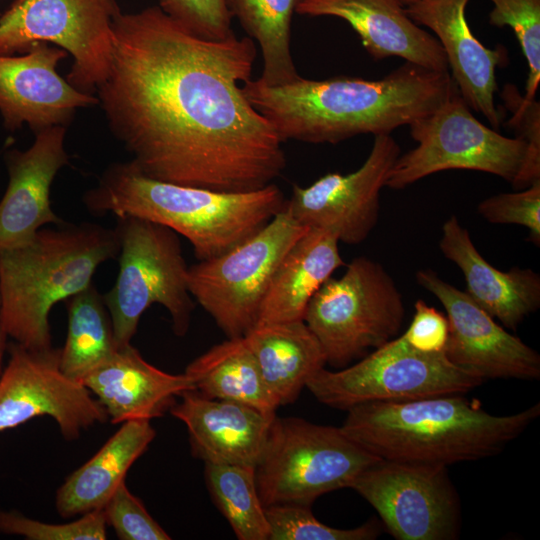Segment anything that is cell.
<instances>
[{"label": "cell", "instance_id": "6da1fadb", "mask_svg": "<svg viewBox=\"0 0 540 540\" xmlns=\"http://www.w3.org/2000/svg\"><path fill=\"white\" fill-rule=\"evenodd\" d=\"M96 90L112 134L143 175L222 192L263 188L286 167L282 141L246 99L256 44L197 37L158 5L120 13Z\"/></svg>", "mask_w": 540, "mask_h": 540}, {"label": "cell", "instance_id": "7a4b0ae2", "mask_svg": "<svg viewBox=\"0 0 540 540\" xmlns=\"http://www.w3.org/2000/svg\"><path fill=\"white\" fill-rule=\"evenodd\" d=\"M454 86L450 72L404 62L377 80L300 76L271 86L257 78L245 82L242 90L282 142L336 144L361 134H391L436 110Z\"/></svg>", "mask_w": 540, "mask_h": 540}, {"label": "cell", "instance_id": "3957f363", "mask_svg": "<svg viewBox=\"0 0 540 540\" xmlns=\"http://www.w3.org/2000/svg\"><path fill=\"white\" fill-rule=\"evenodd\" d=\"M539 415V402L494 415L476 399L451 394L361 403L347 410L340 429L381 459L447 467L497 455Z\"/></svg>", "mask_w": 540, "mask_h": 540}, {"label": "cell", "instance_id": "277c9868", "mask_svg": "<svg viewBox=\"0 0 540 540\" xmlns=\"http://www.w3.org/2000/svg\"><path fill=\"white\" fill-rule=\"evenodd\" d=\"M286 198L271 183L247 192H222L178 185L143 175L130 161L110 164L83 195L96 216L137 217L186 238L199 261L247 240L285 207Z\"/></svg>", "mask_w": 540, "mask_h": 540}, {"label": "cell", "instance_id": "5b68a950", "mask_svg": "<svg viewBox=\"0 0 540 540\" xmlns=\"http://www.w3.org/2000/svg\"><path fill=\"white\" fill-rule=\"evenodd\" d=\"M119 251L115 228L64 222L0 253V319L8 337L32 350L53 347L54 305L91 285L97 268Z\"/></svg>", "mask_w": 540, "mask_h": 540}, {"label": "cell", "instance_id": "8992f818", "mask_svg": "<svg viewBox=\"0 0 540 540\" xmlns=\"http://www.w3.org/2000/svg\"><path fill=\"white\" fill-rule=\"evenodd\" d=\"M119 272L103 295L118 349L131 344L143 313L153 304L169 312L177 336L190 326L194 302L188 288V266L178 234L160 224L117 218Z\"/></svg>", "mask_w": 540, "mask_h": 540}, {"label": "cell", "instance_id": "52a82bcc", "mask_svg": "<svg viewBox=\"0 0 540 540\" xmlns=\"http://www.w3.org/2000/svg\"><path fill=\"white\" fill-rule=\"evenodd\" d=\"M405 315L394 279L378 262L354 258L309 301L303 321L321 344L326 363L343 367L397 337Z\"/></svg>", "mask_w": 540, "mask_h": 540}, {"label": "cell", "instance_id": "ba28073f", "mask_svg": "<svg viewBox=\"0 0 540 540\" xmlns=\"http://www.w3.org/2000/svg\"><path fill=\"white\" fill-rule=\"evenodd\" d=\"M340 427L300 418H274L264 454L255 468L264 507L310 506L325 493L350 488L358 475L378 461Z\"/></svg>", "mask_w": 540, "mask_h": 540}, {"label": "cell", "instance_id": "9c48e42d", "mask_svg": "<svg viewBox=\"0 0 540 540\" xmlns=\"http://www.w3.org/2000/svg\"><path fill=\"white\" fill-rule=\"evenodd\" d=\"M120 13L116 0H15L0 16V55L53 44L72 56L67 81L93 94L110 72Z\"/></svg>", "mask_w": 540, "mask_h": 540}, {"label": "cell", "instance_id": "30bf717a", "mask_svg": "<svg viewBox=\"0 0 540 540\" xmlns=\"http://www.w3.org/2000/svg\"><path fill=\"white\" fill-rule=\"evenodd\" d=\"M417 146L399 155L385 186L401 190L431 174L451 169L490 173L512 183L527 144L484 125L471 112L456 84L436 110L408 125Z\"/></svg>", "mask_w": 540, "mask_h": 540}, {"label": "cell", "instance_id": "8fae6325", "mask_svg": "<svg viewBox=\"0 0 540 540\" xmlns=\"http://www.w3.org/2000/svg\"><path fill=\"white\" fill-rule=\"evenodd\" d=\"M308 229L283 209L239 245L188 268L191 296L228 338L255 326L278 266Z\"/></svg>", "mask_w": 540, "mask_h": 540}, {"label": "cell", "instance_id": "7c38bea8", "mask_svg": "<svg viewBox=\"0 0 540 540\" xmlns=\"http://www.w3.org/2000/svg\"><path fill=\"white\" fill-rule=\"evenodd\" d=\"M484 381L453 364L444 352L412 348L402 334L337 371H318L306 387L321 403L335 409L372 401H405L464 394Z\"/></svg>", "mask_w": 540, "mask_h": 540}, {"label": "cell", "instance_id": "4fadbf2b", "mask_svg": "<svg viewBox=\"0 0 540 540\" xmlns=\"http://www.w3.org/2000/svg\"><path fill=\"white\" fill-rule=\"evenodd\" d=\"M398 540H455L461 505L447 467L379 459L351 487Z\"/></svg>", "mask_w": 540, "mask_h": 540}, {"label": "cell", "instance_id": "5bb4252c", "mask_svg": "<svg viewBox=\"0 0 540 540\" xmlns=\"http://www.w3.org/2000/svg\"><path fill=\"white\" fill-rule=\"evenodd\" d=\"M9 359L0 376V432L35 418H52L67 441L108 416L79 381L60 368V348L28 349L8 345Z\"/></svg>", "mask_w": 540, "mask_h": 540}, {"label": "cell", "instance_id": "9a60e30c", "mask_svg": "<svg viewBox=\"0 0 540 540\" xmlns=\"http://www.w3.org/2000/svg\"><path fill=\"white\" fill-rule=\"evenodd\" d=\"M400 151L391 134L376 135L357 170L327 173L307 187L293 185L284 209L305 227L331 232L339 242L359 244L378 222L380 191Z\"/></svg>", "mask_w": 540, "mask_h": 540}, {"label": "cell", "instance_id": "2e32d148", "mask_svg": "<svg viewBox=\"0 0 540 540\" xmlns=\"http://www.w3.org/2000/svg\"><path fill=\"white\" fill-rule=\"evenodd\" d=\"M416 282L443 305L448 321L444 353L455 365L481 378L536 380L540 355L509 333L465 291L431 269H420Z\"/></svg>", "mask_w": 540, "mask_h": 540}, {"label": "cell", "instance_id": "e0dca14e", "mask_svg": "<svg viewBox=\"0 0 540 540\" xmlns=\"http://www.w3.org/2000/svg\"><path fill=\"white\" fill-rule=\"evenodd\" d=\"M67 55L44 42L20 55H0V114L8 131L24 124L34 133L67 126L78 109L98 104L95 95L79 91L58 74Z\"/></svg>", "mask_w": 540, "mask_h": 540}, {"label": "cell", "instance_id": "ac0fdd59", "mask_svg": "<svg viewBox=\"0 0 540 540\" xmlns=\"http://www.w3.org/2000/svg\"><path fill=\"white\" fill-rule=\"evenodd\" d=\"M34 134L29 148L9 149L4 156L8 185L0 200V253L29 243L46 225L64 223L52 209L50 192L57 173L69 164L66 126Z\"/></svg>", "mask_w": 540, "mask_h": 540}, {"label": "cell", "instance_id": "d6986e66", "mask_svg": "<svg viewBox=\"0 0 540 540\" xmlns=\"http://www.w3.org/2000/svg\"><path fill=\"white\" fill-rule=\"evenodd\" d=\"M469 1L419 0L407 6L406 12L417 25L434 33L464 101L498 130L505 115L495 103L496 70L508 63V54L502 46L485 47L474 36L466 19Z\"/></svg>", "mask_w": 540, "mask_h": 540}, {"label": "cell", "instance_id": "ffe728a7", "mask_svg": "<svg viewBox=\"0 0 540 540\" xmlns=\"http://www.w3.org/2000/svg\"><path fill=\"white\" fill-rule=\"evenodd\" d=\"M296 13L346 21L375 61L396 56L429 70L450 72L438 39L409 17L400 0H302Z\"/></svg>", "mask_w": 540, "mask_h": 540}, {"label": "cell", "instance_id": "44dd1931", "mask_svg": "<svg viewBox=\"0 0 540 540\" xmlns=\"http://www.w3.org/2000/svg\"><path fill=\"white\" fill-rule=\"evenodd\" d=\"M180 397L169 411L185 424L196 457L205 463L257 467L276 413L209 398L196 390L185 391Z\"/></svg>", "mask_w": 540, "mask_h": 540}, {"label": "cell", "instance_id": "7402d4cb", "mask_svg": "<svg viewBox=\"0 0 540 540\" xmlns=\"http://www.w3.org/2000/svg\"><path fill=\"white\" fill-rule=\"evenodd\" d=\"M81 383L103 406L112 424L161 417L182 393L195 390L187 374L158 369L132 344L119 348Z\"/></svg>", "mask_w": 540, "mask_h": 540}, {"label": "cell", "instance_id": "603a6c76", "mask_svg": "<svg viewBox=\"0 0 540 540\" xmlns=\"http://www.w3.org/2000/svg\"><path fill=\"white\" fill-rule=\"evenodd\" d=\"M439 248L462 272L468 296L505 328L516 330L539 309L540 275L530 268L492 266L455 215L442 226Z\"/></svg>", "mask_w": 540, "mask_h": 540}, {"label": "cell", "instance_id": "cb8c5ba5", "mask_svg": "<svg viewBox=\"0 0 540 540\" xmlns=\"http://www.w3.org/2000/svg\"><path fill=\"white\" fill-rule=\"evenodd\" d=\"M338 243L333 233L309 228L278 266L255 326L303 320L314 294L345 265Z\"/></svg>", "mask_w": 540, "mask_h": 540}, {"label": "cell", "instance_id": "d4e9b609", "mask_svg": "<svg viewBox=\"0 0 540 540\" xmlns=\"http://www.w3.org/2000/svg\"><path fill=\"white\" fill-rule=\"evenodd\" d=\"M155 436L150 420L123 422L104 445L58 488L55 497L58 514L70 518L102 509Z\"/></svg>", "mask_w": 540, "mask_h": 540}, {"label": "cell", "instance_id": "484cf974", "mask_svg": "<svg viewBox=\"0 0 540 540\" xmlns=\"http://www.w3.org/2000/svg\"><path fill=\"white\" fill-rule=\"evenodd\" d=\"M243 337L279 405L295 401L326 364L321 344L303 320L254 326Z\"/></svg>", "mask_w": 540, "mask_h": 540}, {"label": "cell", "instance_id": "4316f807", "mask_svg": "<svg viewBox=\"0 0 540 540\" xmlns=\"http://www.w3.org/2000/svg\"><path fill=\"white\" fill-rule=\"evenodd\" d=\"M184 373L206 397L242 403L268 414H275L280 406L243 336L211 347Z\"/></svg>", "mask_w": 540, "mask_h": 540}, {"label": "cell", "instance_id": "83f0119b", "mask_svg": "<svg viewBox=\"0 0 540 540\" xmlns=\"http://www.w3.org/2000/svg\"><path fill=\"white\" fill-rule=\"evenodd\" d=\"M68 326L60 348V368L81 382L118 350L104 297L91 284L65 301Z\"/></svg>", "mask_w": 540, "mask_h": 540}, {"label": "cell", "instance_id": "f1b7e54d", "mask_svg": "<svg viewBox=\"0 0 540 540\" xmlns=\"http://www.w3.org/2000/svg\"><path fill=\"white\" fill-rule=\"evenodd\" d=\"M302 0H225L232 17L259 45L263 68L259 81L283 85L300 77L290 49L291 22Z\"/></svg>", "mask_w": 540, "mask_h": 540}, {"label": "cell", "instance_id": "f546056e", "mask_svg": "<svg viewBox=\"0 0 540 540\" xmlns=\"http://www.w3.org/2000/svg\"><path fill=\"white\" fill-rule=\"evenodd\" d=\"M205 479L213 501L238 539L269 540L254 467L205 463Z\"/></svg>", "mask_w": 540, "mask_h": 540}, {"label": "cell", "instance_id": "4dcf8cb0", "mask_svg": "<svg viewBox=\"0 0 540 540\" xmlns=\"http://www.w3.org/2000/svg\"><path fill=\"white\" fill-rule=\"evenodd\" d=\"M269 540H372L380 533V525L369 521L352 529H340L320 522L310 506L278 504L265 507Z\"/></svg>", "mask_w": 540, "mask_h": 540}, {"label": "cell", "instance_id": "1f68e13d", "mask_svg": "<svg viewBox=\"0 0 540 540\" xmlns=\"http://www.w3.org/2000/svg\"><path fill=\"white\" fill-rule=\"evenodd\" d=\"M493 8L489 24L513 30L528 64V78L523 94L535 99L540 83V0H489Z\"/></svg>", "mask_w": 540, "mask_h": 540}, {"label": "cell", "instance_id": "d6a6232c", "mask_svg": "<svg viewBox=\"0 0 540 540\" xmlns=\"http://www.w3.org/2000/svg\"><path fill=\"white\" fill-rule=\"evenodd\" d=\"M500 97L503 107H499L504 114H510L506 125L527 144L524 162L511 183L514 189L521 190L540 181V103L527 99L511 83L504 86Z\"/></svg>", "mask_w": 540, "mask_h": 540}, {"label": "cell", "instance_id": "836d02e7", "mask_svg": "<svg viewBox=\"0 0 540 540\" xmlns=\"http://www.w3.org/2000/svg\"><path fill=\"white\" fill-rule=\"evenodd\" d=\"M107 522L103 509L81 515L67 523H45L14 510H0V533L28 540H104Z\"/></svg>", "mask_w": 540, "mask_h": 540}, {"label": "cell", "instance_id": "e575fe53", "mask_svg": "<svg viewBox=\"0 0 540 540\" xmlns=\"http://www.w3.org/2000/svg\"><path fill=\"white\" fill-rule=\"evenodd\" d=\"M158 6L187 32L207 40H221L234 32L225 0H159Z\"/></svg>", "mask_w": 540, "mask_h": 540}, {"label": "cell", "instance_id": "d590c367", "mask_svg": "<svg viewBox=\"0 0 540 540\" xmlns=\"http://www.w3.org/2000/svg\"><path fill=\"white\" fill-rule=\"evenodd\" d=\"M479 215L492 224H515L529 230V240L540 245V181L511 193L481 201Z\"/></svg>", "mask_w": 540, "mask_h": 540}, {"label": "cell", "instance_id": "8d00e7d4", "mask_svg": "<svg viewBox=\"0 0 540 540\" xmlns=\"http://www.w3.org/2000/svg\"><path fill=\"white\" fill-rule=\"evenodd\" d=\"M107 525L121 540H169V534L122 482L102 508Z\"/></svg>", "mask_w": 540, "mask_h": 540}, {"label": "cell", "instance_id": "74e56055", "mask_svg": "<svg viewBox=\"0 0 540 540\" xmlns=\"http://www.w3.org/2000/svg\"><path fill=\"white\" fill-rule=\"evenodd\" d=\"M402 336L417 351L444 352L448 338L447 317L419 299L414 304V315Z\"/></svg>", "mask_w": 540, "mask_h": 540}, {"label": "cell", "instance_id": "f35d334b", "mask_svg": "<svg viewBox=\"0 0 540 540\" xmlns=\"http://www.w3.org/2000/svg\"><path fill=\"white\" fill-rule=\"evenodd\" d=\"M7 338H8V335L7 333L5 332L3 326H2V323H1V319H0V376L3 372V358H4V354L7 350V347H8V344H7Z\"/></svg>", "mask_w": 540, "mask_h": 540}, {"label": "cell", "instance_id": "ab89813d", "mask_svg": "<svg viewBox=\"0 0 540 540\" xmlns=\"http://www.w3.org/2000/svg\"><path fill=\"white\" fill-rule=\"evenodd\" d=\"M417 1H419V0H400V2H401L405 7H407V6H409V5L413 4V3H415V2H417Z\"/></svg>", "mask_w": 540, "mask_h": 540}]
</instances>
